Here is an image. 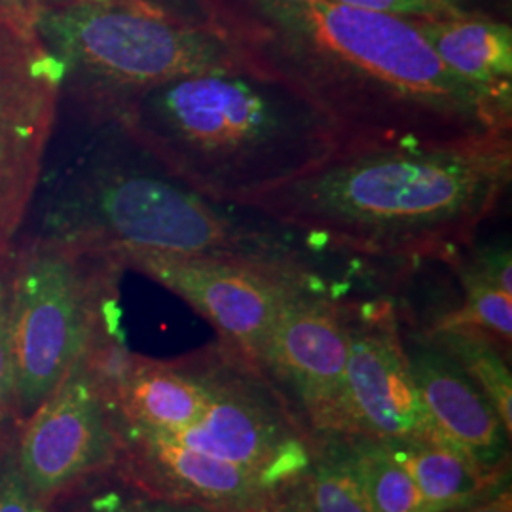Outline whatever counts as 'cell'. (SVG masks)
<instances>
[{"instance_id":"8fae6325","label":"cell","mask_w":512,"mask_h":512,"mask_svg":"<svg viewBox=\"0 0 512 512\" xmlns=\"http://www.w3.org/2000/svg\"><path fill=\"white\" fill-rule=\"evenodd\" d=\"M346 435L384 442H446L429 418L389 302L349 306Z\"/></svg>"},{"instance_id":"ba28073f","label":"cell","mask_w":512,"mask_h":512,"mask_svg":"<svg viewBox=\"0 0 512 512\" xmlns=\"http://www.w3.org/2000/svg\"><path fill=\"white\" fill-rule=\"evenodd\" d=\"M61 90L33 21L0 6V262L31 209Z\"/></svg>"},{"instance_id":"f1b7e54d","label":"cell","mask_w":512,"mask_h":512,"mask_svg":"<svg viewBox=\"0 0 512 512\" xmlns=\"http://www.w3.org/2000/svg\"><path fill=\"white\" fill-rule=\"evenodd\" d=\"M80 2H101V0H0V6H4V8L16 12L19 16L33 21L38 12L63 8V6H71V4H80Z\"/></svg>"},{"instance_id":"4dcf8cb0","label":"cell","mask_w":512,"mask_h":512,"mask_svg":"<svg viewBox=\"0 0 512 512\" xmlns=\"http://www.w3.org/2000/svg\"><path fill=\"white\" fill-rule=\"evenodd\" d=\"M435 2L444 4V6H450V8H456V10H461V12H467V10L463 8V2H465V0H435Z\"/></svg>"},{"instance_id":"d6986e66","label":"cell","mask_w":512,"mask_h":512,"mask_svg":"<svg viewBox=\"0 0 512 512\" xmlns=\"http://www.w3.org/2000/svg\"><path fill=\"white\" fill-rule=\"evenodd\" d=\"M304 484L311 512H372L346 437H315L313 461Z\"/></svg>"},{"instance_id":"44dd1931","label":"cell","mask_w":512,"mask_h":512,"mask_svg":"<svg viewBox=\"0 0 512 512\" xmlns=\"http://www.w3.org/2000/svg\"><path fill=\"white\" fill-rule=\"evenodd\" d=\"M458 274L465 293L463 304L458 310L440 317L433 329H478L490 334L503 348H511L512 294L501 291L490 281H484L463 268H458Z\"/></svg>"},{"instance_id":"ac0fdd59","label":"cell","mask_w":512,"mask_h":512,"mask_svg":"<svg viewBox=\"0 0 512 512\" xmlns=\"http://www.w3.org/2000/svg\"><path fill=\"white\" fill-rule=\"evenodd\" d=\"M427 340L450 355L486 393L512 433V376L505 361V348L490 334L469 327L431 329Z\"/></svg>"},{"instance_id":"7402d4cb","label":"cell","mask_w":512,"mask_h":512,"mask_svg":"<svg viewBox=\"0 0 512 512\" xmlns=\"http://www.w3.org/2000/svg\"><path fill=\"white\" fill-rule=\"evenodd\" d=\"M452 264L478 275L484 281H490L501 291L512 294V262L509 247L505 245L484 247V249L473 251L465 260L459 255Z\"/></svg>"},{"instance_id":"e0dca14e","label":"cell","mask_w":512,"mask_h":512,"mask_svg":"<svg viewBox=\"0 0 512 512\" xmlns=\"http://www.w3.org/2000/svg\"><path fill=\"white\" fill-rule=\"evenodd\" d=\"M385 446L412 476L421 512L454 511L509 484V469H484L448 442H385Z\"/></svg>"},{"instance_id":"5bb4252c","label":"cell","mask_w":512,"mask_h":512,"mask_svg":"<svg viewBox=\"0 0 512 512\" xmlns=\"http://www.w3.org/2000/svg\"><path fill=\"white\" fill-rule=\"evenodd\" d=\"M406 351L421 401L440 437L484 469L507 471L512 433L486 393L431 340Z\"/></svg>"},{"instance_id":"30bf717a","label":"cell","mask_w":512,"mask_h":512,"mask_svg":"<svg viewBox=\"0 0 512 512\" xmlns=\"http://www.w3.org/2000/svg\"><path fill=\"white\" fill-rule=\"evenodd\" d=\"M348 304L321 283L294 291L260 353L258 368L313 437L346 435Z\"/></svg>"},{"instance_id":"9c48e42d","label":"cell","mask_w":512,"mask_h":512,"mask_svg":"<svg viewBox=\"0 0 512 512\" xmlns=\"http://www.w3.org/2000/svg\"><path fill=\"white\" fill-rule=\"evenodd\" d=\"M110 253L124 268L137 270L181 296L219 332L220 344L255 366L289 296L321 283L310 268H268L226 258L147 251Z\"/></svg>"},{"instance_id":"7a4b0ae2","label":"cell","mask_w":512,"mask_h":512,"mask_svg":"<svg viewBox=\"0 0 512 512\" xmlns=\"http://www.w3.org/2000/svg\"><path fill=\"white\" fill-rule=\"evenodd\" d=\"M511 139L475 147L376 148L334 156L238 203L336 249L454 262L503 200Z\"/></svg>"},{"instance_id":"f546056e","label":"cell","mask_w":512,"mask_h":512,"mask_svg":"<svg viewBox=\"0 0 512 512\" xmlns=\"http://www.w3.org/2000/svg\"><path fill=\"white\" fill-rule=\"evenodd\" d=\"M448 512H512L511 484H505L495 490L494 494Z\"/></svg>"},{"instance_id":"4316f807","label":"cell","mask_w":512,"mask_h":512,"mask_svg":"<svg viewBox=\"0 0 512 512\" xmlns=\"http://www.w3.org/2000/svg\"><path fill=\"white\" fill-rule=\"evenodd\" d=\"M167 18L181 19L186 23L215 25L207 0H128Z\"/></svg>"},{"instance_id":"ffe728a7","label":"cell","mask_w":512,"mask_h":512,"mask_svg":"<svg viewBox=\"0 0 512 512\" xmlns=\"http://www.w3.org/2000/svg\"><path fill=\"white\" fill-rule=\"evenodd\" d=\"M372 512H421L420 494L403 463L382 440L346 437Z\"/></svg>"},{"instance_id":"d4e9b609","label":"cell","mask_w":512,"mask_h":512,"mask_svg":"<svg viewBox=\"0 0 512 512\" xmlns=\"http://www.w3.org/2000/svg\"><path fill=\"white\" fill-rule=\"evenodd\" d=\"M12 270L0 266V412L12 399V338H10Z\"/></svg>"},{"instance_id":"5b68a950","label":"cell","mask_w":512,"mask_h":512,"mask_svg":"<svg viewBox=\"0 0 512 512\" xmlns=\"http://www.w3.org/2000/svg\"><path fill=\"white\" fill-rule=\"evenodd\" d=\"M33 29L59 63L63 88L109 120L135 97L184 76L253 71L219 25L167 18L126 0L44 10Z\"/></svg>"},{"instance_id":"6da1fadb","label":"cell","mask_w":512,"mask_h":512,"mask_svg":"<svg viewBox=\"0 0 512 512\" xmlns=\"http://www.w3.org/2000/svg\"><path fill=\"white\" fill-rule=\"evenodd\" d=\"M258 74L338 129L344 154L511 139L512 110L450 73L412 19L332 0H207Z\"/></svg>"},{"instance_id":"52a82bcc","label":"cell","mask_w":512,"mask_h":512,"mask_svg":"<svg viewBox=\"0 0 512 512\" xmlns=\"http://www.w3.org/2000/svg\"><path fill=\"white\" fill-rule=\"evenodd\" d=\"M165 437L258 473L279 490L306 478L315 448L270 378L224 344L209 410L190 429Z\"/></svg>"},{"instance_id":"2e32d148","label":"cell","mask_w":512,"mask_h":512,"mask_svg":"<svg viewBox=\"0 0 512 512\" xmlns=\"http://www.w3.org/2000/svg\"><path fill=\"white\" fill-rule=\"evenodd\" d=\"M446 69L469 88L512 110V27L476 12L416 21Z\"/></svg>"},{"instance_id":"7c38bea8","label":"cell","mask_w":512,"mask_h":512,"mask_svg":"<svg viewBox=\"0 0 512 512\" xmlns=\"http://www.w3.org/2000/svg\"><path fill=\"white\" fill-rule=\"evenodd\" d=\"M29 418L16 461L35 499L110 467L120 452L109 401L84 359Z\"/></svg>"},{"instance_id":"83f0119b","label":"cell","mask_w":512,"mask_h":512,"mask_svg":"<svg viewBox=\"0 0 512 512\" xmlns=\"http://www.w3.org/2000/svg\"><path fill=\"white\" fill-rule=\"evenodd\" d=\"M255 512H311L304 480L277 492L270 501H266Z\"/></svg>"},{"instance_id":"9a60e30c","label":"cell","mask_w":512,"mask_h":512,"mask_svg":"<svg viewBox=\"0 0 512 512\" xmlns=\"http://www.w3.org/2000/svg\"><path fill=\"white\" fill-rule=\"evenodd\" d=\"M220 346L186 361L131 357L128 370L107 401L118 420L133 427L175 435L202 420L215 395Z\"/></svg>"},{"instance_id":"3957f363","label":"cell","mask_w":512,"mask_h":512,"mask_svg":"<svg viewBox=\"0 0 512 512\" xmlns=\"http://www.w3.org/2000/svg\"><path fill=\"white\" fill-rule=\"evenodd\" d=\"M112 120L169 175L226 205L344 154L338 129L319 110L249 69L167 82Z\"/></svg>"},{"instance_id":"4fadbf2b","label":"cell","mask_w":512,"mask_h":512,"mask_svg":"<svg viewBox=\"0 0 512 512\" xmlns=\"http://www.w3.org/2000/svg\"><path fill=\"white\" fill-rule=\"evenodd\" d=\"M120 448L152 494L220 512H255L279 488L236 463L213 458L160 433L114 418Z\"/></svg>"},{"instance_id":"8992f818","label":"cell","mask_w":512,"mask_h":512,"mask_svg":"<svg viewBox=\"0 0 512 512\" xmlns=\"http://www.w3.org/2000/svg\"><path fill=\"white\" fill-rule=\"evenodd\" d=\"M107 249L40 238L12 268V401L31 416L109 327Z\"/></svg>"},{"instance_id":"484cf974","label":"cell","mask_w":512,"mask_h":512,"mask_svg":"<svg viewBox=\"0 0 512 512\" xmlns=\"http://www.w3.org/2000/svg\"><path fill=\"white\" fill-rule=\"evenodd\" d=\"M0 512H37L35 497L19 473L16 456H6L0 465Z\"/></svg>"},{"instance_id":"277c9868","label":"cell","mask_w":512,"mask_h":512,"mask_svg":"<svg viewBox=\"0 0 512 512\" xmlns=\"http://www.w3.org/2000/svg\"><path fill=\"white\" fill-rule=\"evenodd\" d=\"M164 175L99 165L55 196L44 217V239L107 251L211 256L268 268H308L289 230L232 213Z\"/></svg>"},{"instance_id":"cb8c5ba5","label":"cell","mask_w":512,"mask_h":512,"mask_svg":"<svg viewBox=\"0 0 512 512\" xmlns=\"http://www.w3.org/2000/svg\"><path fill=\"white\" fill-rule=\"evenodd\" d=\"M90 512H220L194 503L167 499L158 494L103 495L92 505Z\"/></svg>"},{"instance_id":"603a6c76","label":"cell","mask_w":512,"mask_h":512,"mask_svg":"<svg viewBox=\"0 0 512 512\" xmlns=\"http://www.w3.org/2000/svg\"><path fill=\"white\" fill-rule=\"evenodd\" d=\"M332 2L357 8V10L380 12V14L412 19V21L450 18V16L461 14V10L444 6L435 0H332Z\"/></svg>"}]
</instances>
